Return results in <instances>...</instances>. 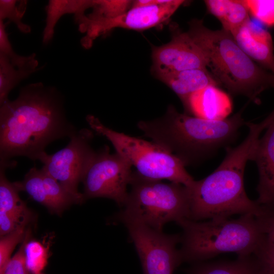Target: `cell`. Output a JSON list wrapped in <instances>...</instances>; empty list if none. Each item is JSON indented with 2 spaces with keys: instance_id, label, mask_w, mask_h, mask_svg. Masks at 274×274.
<instances>
[{
  "instance_id": "1",
  "label": "cell",
  "mask_w": 274,
  "mask_h": 274,
  "mask_svg": "<svg viewBox=\"0 0 274 274\" xmlns=\"http://www.w3.org/2000/svg\"><path fill=\"white\" fill-rule=\"evenodd\" d=\"M77 130L67 119L58 95L41 83L22 89L0 108V159L24 156L35 161L52 142Z\"/></svg>"
},
{
  "instance_id": "2",
  "label": "cell",
  "mask_w": 274,
  "mask_h": 274,
  "mask_svg": "<svg viewBox=\"0 0 274 274\" xmlns=\"http://www.w3.org/2000/svg\"><path fill=\"white\" fill-rule=\"evenodd\" d=\"M272 120L268 115L260 123L246 122L249 133L238 146L226 148L225 157L210 175L194 181L188 187L189 193L188 219L193 221L229 218L239 214L258 216L261 206L250 199L244 187V172L251 160L262 132Z\"/></svg>"
},
{
  "instance_id": "3",
  "label": "cell",
  "mask_w": 274,
  "mask_h": 274,
  "mask_svg": "<svg viewBox=\"0 0 274 274\" xmlns=\"http://www.w3.org/2000/svg\"><path fill=\"white\" fill-rule=\"evenodd\" d=\"M241 111L231 117L209 120L178 112L173 106L165 114L137 125L153 142L179 158L186 165H194L212 157L236 139L246 124Z\"/></svg>"
},
{
  "instance_id": "4",
  "label": "cell",
  "mask_w": 274,
  "mask_h": 274,
  "mask_svg": "<svg viewBox=\"0 0 274 274\" xmlns=\"http://www.w3.org/2000/svg\"><path fill=\"white\" fill-rule=\"evenodd\" d=\"M187 31L202 50L214 78L231 94L259 103L262 92L274 88V74L251 59L229 32L210 29L196 19L189 23Z\"/></svg>"
},
{
  "instance_id": "5",
  "label": "cell",
  "mask_w": 274,
  "mask_h": 274,
  "mask_svg": "<svg viewBox=\"0 0 274 274\" xmlns=\"http://www.w3.org/2000/svg\"><path fill=\"white\" fill-rule=\"evenodd\" d=\"M177 223L183 230L179 249L183 262H201L224 253L250 255L264 239L256 216L250 214L204 222L185 218Z\"/></svg>"
},
{
  "instance_id": "6",
  "label": "cell",
  "mask_w": 274,
  "mask_h": 274,
  "mask_svg": "<svg viewBox=\"0 0 274 274\" xmlns=\"http://www.w3.org/2000/svg\"><path fill=\"white\" fill-rule=\"evenodd\" d=\"M131 189L123 206L117 215L119 221H135L157 230L170 221L188 219L189 193L187 187L175 182L143 177L132 172Z\"/></svg>"
},
{
  "instance_id": "7",
  "label": "cell",
  "mask_w": 274,
  "mask_h": 274,
  "mask_svg": "<svg viewBox=\"0 0 274 274\" xmlns=\"http://www.w3.org/2000/svg\"><path fill=\"white\" fill-rule=\"evenodd\" d=\"M90 127L106 137L116 152L136 168L141 176L151 179H166L190 187L195 181L183 162L173 153L155 143L115 131L93 115L86 116Z\"/></svg>"
},
{
  "instance_id": "8",
  "label": "cell",
  "mask_w": 274,
  "mask_h": 274,
  "mask_svg": "<svg viewBox=\"0 0 274 274\" xmlns=\"http://www.w3.org/2000/svg\"><path fill=\"white\" fill-rule=\"evenodd\" d=\"M93 134L88 129L76 130L70 138L68 145L53 154L40 155L42 168L56 180L76 200L82 202L84 196L78 186L90 165L96 151L91 147Z\"/></svg>"
},
{
  "instance_id": "9",
  "label": "cell",
  "mask_w": 274,
  "mask_h": 274,
  "mask_svg": "<svg viewBox=\"0 0 274 274\" xmlns=\"http://www.w3.org/2000/svg\"><path fill=\"white\" fill-rule=\"evenodd\" d=\"M131 167L119 154H111L107 146L96 152L82 180L84 199L105 197L123 207L128 196Z\"/></svg>"
},
{
  "instance_id": "10",
  "label": "cell",
  "mask_w": 274,
  "mask_h": 274,
  "mask_svg": "<svg viewBox=\"0 0 274 274\" xmlns=\"http://www.w3.org/2000/svg\"><path fill=\"white\" fill-rule=\"evenodd\" d=\"M127 229L144 274H173L183 262L177 245L181 235L166 234L134 220H119Z\"/></svg>"
},
{
  "instance_id": "11",
  "label": "cell",
  "mask_w": 274,
  "mask_h": 274,
  "mask_svg": "<svg viewBox=\"0 0 274 274\" xmlns=\"http://www.w3.org/2000/svg\"><path fill=\"white\" fill-rule=\"evenodd\" d=\"M184 2L166 0L161 4L131 8L117 18L88 25L85 31L87 35L81 40V44L88 48L95 38L115 28L143 30L156 26L167 21Z\"/></svg>"
},
{
  "instance_id": "12",
  "label": "cell",
  "mask_w": 274,
  "mask_h": 274,
  "mask_svg": "<svg viewBox=\"0 0 274 274\" xmlns=\"http://www.w3.org/2000/svg\"><path fill=\"white\" fill-rule=\"evenodd\" d=\"M152 70H207V61L198 45L187 31L173 30L170 41L153 46Z\"/></svg>"
},
{
  "instance_id": "13",
  "label": "cell",
  "mask_w": 274,
  "mask_h": 274,
  "mask_svg": "<svg viewBox=\"0 0 274 274\" xmlns=\"http://www.w3.org/2000/svg\"><path fill=\"white\" fill-rule=\"evenodd\" d=\"M271 113L272 121L260 138L251 160L258 168L256 201L260 205L274 203V110Z\"/></svg>"
},
{
  "instance_id": "14",
  "label": "cell",
  "mask_w": 274,
  "mask_h": 274,
  "mask_svg": "<svg viewBox=\"0 0 274 274\" xmlns=\"http://www.w3.org/2000/svg\"><path fill=\"white\" fill-rule=\"evenodd\" d=\"M232 36L251 59L274 74L273 42L267 30L256 25L250 20Z\"/></svg>"
},
{
  "instance_id": "15",
  "label": "cell",
  "mask_w": 274,
  "mask_h": 274,
  "mask_svg": "<svg viewBox=\"0 0 274 274\" xmlns=\"http://www.w3.org/2000/svg\"><path fill=\"white\" fill-rule=\"evenodd\" d=\"M186 114L209 120L227 118L232 109L229 96L215 85L208 86L192 94L184 107Z\"/></svg>"
},
{
  "instance_id": "16",
  "label": "cell",
  "mask_w": 274,
  "mask_h": 274,
  "mask_svg": "<svg viewBox=\"0 0 274 274\" xmlns=\"http://www.w3.org/2000/svg\"><path fill=\"white\" fill-rule=\"evenodd\" d=\"M153 75L169 87L180 98L185 107L189 97L209 85H218L208 70L191 69L179 71L152 70Z\"/></svg>"
},
{
  "instance_id": "17",
  "label": "cell",
  "mask_w": 274,
  "mask_h": 274,
  "mask_svg": "<svg viewBox=\"0 0 274 274\" xmlns=\"http://www.w3.org/2000/svg\"><path fill=\"white\" fill-rule=\"evenodd\" d=\"M207 9L221 22L222 29L233 36L250 20L248 9L243 0L204 1Z\"/></svg>"
},
{
  "instance_id": "18",
  "label": "cell",
  "mask_w": 274,
  "mask_h": 274,
  "mask_svg": "<svg viewBox=\"0 0 274 274\" xmlns=\"http://www.w3.org/2000/svg\"><path fill=\"white\" fill-rule=\"evenodd\" d=\"M15 165L13 160H0V211L9 214L21 223H26L29 211L20 199L13 183L10 182L5 175L6 169Z\"/></svg>"
},
{
  "instance_id": "19",
  "label": "cell",
  "mask_w": 274,
  "mask_h": 274,
  "mask_svg": "<svg viewBox=\"0 0 274 274\" xmlns=\"http://www.w3.org/2000/svg\"><path fill=\"white\" fill-rule=\"evenodd\" d=\"M189 274H262L255 254L238 256L233 261L197 264Z\"/></svg>"
},
{
  "instance_id": "20",
  "label": "cell",
  "mask_w": 274,
  "mask_h": 274,
  "mask_svg": "<svg viewBox=\"0 0 274 274\" xmlns=\"http://www.w3.org/2000/svg\"><path fill=\"white\" fill-rule=\"evenodd\" d=\"M93 1L85 0H51L46 6V26L43 35V42L49 43L52 39L54 28L59 19L64 15L74 14L75 16L85 13L91 8Z\"/></svg>"
},
{
  "instance_id": "21",
  "label": "cell",
  "mask_w": 274,
  "mask_h": 274,
  "mask_svg": "<svg viewBox=\"0 0 274 274\" xmlns=\"http://www.w3.org/2000/svg\"><path fill=\"white\" fill-rule=\"evenodd\" d=\"M133 1L128 0H94L92 11L88 15L85 14L75 16L80 31L92 24L114 19L122 15L131 7Z\"/></svg>"
},
{
  "instance_id": "22",
  "label": "cell",
  "mask_w": 274,
  "mask_h": 274,
  "mask_svg": "<svg viewBox=\"0 0 274 274\" xmlns=\"http://www.w3.org/2000/svg\"><path fill=\"white\" fill-rule=\"evenodd\" d=\"M37 70L17 67L0 54V104L8 99L9 92L19 82Z\"/></svg>"
},
{
  "instance_id": "23",
  "label": "cell",
  "mask_w": 274,
  "mask_h": 274,
  "mask_svg": "<svg viewBox=\"0 0 274 274\" xmlns=\"http://www.w3.org/2000/svg\"><path fill=\"white\" fill-rule=\"evenodd\" d=\"M6 25L3 20H0V54L6 56L10 62L17 67L39 70L36 68L38 62L35 58V53L29 56H22L14 52L8 39L6 30Z\"/></svg>"
},
{
  "instance_id": "24",
  "label": "cell",
  "mask_w": 274,
  "mask_h": 274,
  "mask_svg": "<svg viewBox=\"0 0 274 274\" xmlns=\"http://www.w3.org/2000/svg\"><path fill=\"white\" fill-rule=\"evenodd\" d=\"M27 3L26 1L1 0L0 20L9 19L16 24L22 32H30V26L21 21L26 10Z\"/></svg>"
},
{
  "instance_id": "25",
  "label": "cell",
  "mask_w": 274,
  "mask_h": 274,
  "mask_svg": "<svg viewBox=\"0 0 274 274\" xmlns=\"http://www.w3.org/2000/svg\"><path fill=\"white\" fill-rule=\"evenodd\" d=\"M27 268L32 274H40L47 263V248L39 242L31 241L25 246Z\"/></svg>"
},
{
  "instance_id": "26",
  "label": "cell",
  "mask_w": 274,
  "mask_h": 274,
  "mask_svg": "<svg viewBox=\"0 0 274 274\" xmlns=\"http://www.w3.org/2000/svg\"><path fill=\"white\" fill-rule=\"evenodd\" d=\"M26 224L18 226L10 233L2 236L0 241V269L3 268L11 258V255L17 245L24 240L26 231Z\"/></svg>"
},
{
  "instance_id": "27",
  "label": "cell",
  "mask_w": 274,
  "mask_h": 274,
  "mask_svg": "<svg viewBox=\"0 0 274 274\" xmlns=\"http://www.w3.org/2000/svg\"><path fill=\"white\" fill-rule=\"evenodd\" d=\"M243 1L253 17L266 25H274V1Z\"/></svg>"
},
{
  "instance_id": "28",
  "label": "cell",
  "mask_w": 274,
  "mask_h": 274,
  "mask_svg": "<svg viewBox=\"0 0 274 274\" xmlns=\"http://www.w3.org/2000/svg\"><path fill=\"white\" fill-rule=\"evenodd\" d=\"M29 234L27 232L18 252L10 258L5 265L0 269V274H29L25 257V246Z\"/></svg>"
},
{
  "instance_id": "29",
  "label": "cell",
  "mask_w": 274,
  "mask_h": 274,
  "mask_svg": "<svg viewBox=\"0 0 274 274\" xmlns=\"http://www.w3.org/2000/svg\"><path fill=\"white\" fill-rule=\"evenodd\" d=\"M260 214L256 216L264 238L274 245V203L262 204Z\"/></svg>"
},
{
  "instance_id": "30",
  "label": "cell",
  "mask_w": 274,
  "mask_h": 274,
  "mask_svg": "<svg viewBox=\"0 0 274 274\" xmlns=\"http://www.w3.org/2000/svg\"><path fill=\"white\" fill-rule=\"evenodd\" d=\"M261 266L262 274H274V245L264 237L261 245L254 253Z\"/></svg>"
},
{
  "instance_id": "31",
  "label": "cell",
  "mask_w": 274,
  "mask_h": 274,
  "mask_svg": "<svg viewBox=\"0 0 274 274\" xmlns=\"http://www.w3.org/2000/svg\"><path fill=\"white\" fill-rule=\"evenodd\" d=\"M21 223L15 217L9 214L0 211V235L5 236L14 231Z\"/></svg>"
},
{
  "instance_id": "32",
  "label": "cell",
  "mask_w": 274,
  "mask_h": 274,
  "mask_svg": "<svg viewBox=\"0 0 274 274\" xmlns=\"http://www.w3.org/2000/svg\"><path fill=\"white\" fill-rule=\"evenodd\" d=\"M41 274V273H40Z\"/></svg>"
}]
</instances>
